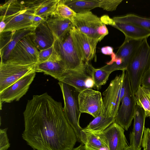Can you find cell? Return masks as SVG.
Masks as SVG:
<instances>
[{"instance_id": "obj_11", "label": "cell", "mask_w": 150, "mask_h": 150, "mask_svg": "<svg viewBox=\"0 0 150 150\" xmlns=\"http://www.w3.org/2000/svg\"><path fill=\"white\" fill-rule=\"evenodd\" d=\"M78 100L81 113H88L94 118L104 114L103 100L100 92L86 89L79 93Z\"/></svg>"}, {"instance_id": "obj_20", "label": "cell", "mask_w": 150, "mask_h": 150, "mask_svg": "<svg viewBox=\"0 0 150 150\" xmlns=\"http://www.w3.org/2000/svg\"><path fill=\"white\" fill-rule=\"evenodd\" d=\"M91 77L87 69L84 71L69 70L58 80L73 87L79 93L87 89L86 86V81Z\"/></svg>"}, {"instance_id": "obj_38", "label": "cell", "mask_w": 150, "mask_h": 150, "mask_svg": "<svg viewBox=\"0 0 150 150\" xmlns=\"http://www.w3.org/2000/svg\"><path fill=\"white\" fill-rule=\"evenodd\" d=\"M72 150H87L85 147L84 145L81 144L78 146L74 148Z\"/></svg>"}, {"instance_id": "obj_9", "label": "cell", "mask_w": 150, "mask_h": 150, "mask_svg": "<svg viewBox=\"0 0 150 150\" xmlns=\"http://www.w3.org/2000/svg\"><path fill=\"white\" fill-rule=\"evenodd\" d=\"M112 80L103 93L104 109L103 115L108 117H115L122 99L125 94L121 93L125 71Z\"/></svg>"}, {"instance_id": "obj_40", "label": "cell", "mask_w": 150, "mask_h": 150, "mask_svg": "<svg viewBox=\"0 0 150 150\" xmlns=\"http://www.w3.org/2000/svg\"><path fill=\"white\" fill-rule=\"evenodd\" d=\"M149 89L150 91V89Z\"/></svg>"}, {"instance_id": "obj_39", "label": "cell", "mask_w": 150, "mask_h": 150, "mask_svg": "<svg viewBox=\"0 0 150 150\" xmlns=\"http://www.w3.org/2000/svg\"><path fill=\"white\" fill-rule=\"evenodd\" d=\"M124 150H135L134 149L130 146H129Z\"/></svg>"}, {"instance_id": "obj_10", "label": "cell", "mask_w": 150, "mask_h": 150, "mask_svg": "<svg viewBox=\"0 0 150 150\" xmlns=\"http://www.w3.org/2000/svg\"><path fill=\"white\" fill-rule=\"evenodd\" d=\"M38 63L19 65L0 63V92L24 76L37 72Z\"/></svg>"}, {"instance_id": "obj_25", "label": "cell", "mask_w": 150, "mask_h": 150, "mask_svg": "<svg viewBox=\"0 0 150 150\" xmlns=\"http://www.w3.org/2000/svg\"><path fill=\"white\" fill-rule=\"evenodd\" d=\"M115 120V117H106L101 115L94 118L83 129L94 133H100L114 122Z\"/></svg>"}, {"instance_id": "obj_21", "label": "cell", "mask_w": 150, "mask_h": 150, "mask_svg": "<svg viewBox=\"0 0 150 150\" xmlns=\"http://www.w3.org/2000/svg\"><path fill=\"white\" fill-rule=\"evenodd\" d=\"M112 26L122 32L126 39H143L150 36V30L132 24L114 22Z\"/></svg>"}, {"instance_id": "obj_34", "label": "cell", "mask_w": 150, "mask_h": 150, "mask_svg": "<svg viewBox=\"0 0 150 150\" xmlns=\"http://www.w3.org/2000/svg\"><path fill=\"white\" fill-rule=\"evenodd\" d=\"M142 145L144 150H150V128L144 127Z\"/></svg>"}, {"instance_id": "obj_41", "label": "cell", "mask_w": 150, "mask_h": 150, "mask_svg": "<svg viewBox=\"0 0 150 150\" xmlns=\"http://www.w3.org/2000/svg\"></svg>"}, {"instance_id": "obj_16", "label": "cell", "mask_w": 150, "mask_h": 150, "mask_svg": "<svg viewBox=\"0 0 150 150\" xmlns=\"http://www.w3.org/2000/svg\"><path fill=\"white\" fill-rule=\"evenodd\" d=\"M146 117L144 109L137 105L132 131L129 134L130 146L135 150H141Z\"/></svg>"}, {"instance_id": "obj_36", "label": "cell", "mask_w": 150, "mask_h": 150, "mask_svg": "<svg viewBox=\"0 0 150 150\" xmlns=\"http://www.w3.org/2000/svg\"><path fill=\"white\" fill-rule=\"evenodd\" d=\"M86 86L87 88L92 89L93 88H95L94 82L91 77L87 79Z\"/></svg>"}, {"instance_id": "obj_13", "label": "cell", "mask_w": 150, "mask_h": 150, "mask_svg": "<svg viewBox=\"0 0 150 150\" xmlns=\"http://www.w3.org/2000/svg\"><path fill=\"white\" fill-rule=\"evenodd\" d=\"M35 29L30 27L1 33L0 62H5L16 45L24 37L32 35Z\"/></svg>"}, {"instance_id": "obj_19", "label": "cell", "mask_w": 150, "mask_h": 150, "mask_svg": "<svg viewBox=\"0 0 150 150\" xmlns=\"http://www.w3.org/2000/svg\"><path fill=\"white\" fill-rule=\"evenodd\" d=\"M46 22L54 37L58 40L63 39L74 26L70 20L56 15L50 17Z\"/></svg>"}, {"instance_id": "obj_7", "label": "cell", "mask_w": 150, "mask_h": 150, "mask_svg": "<svg viewBox=\"0 0 150 150\" xmlns=\"http://www.w3.org/2000/svg\"><path fill=\"white\" fill-rule=\"evenodd\" d=\"M124 82L125 86V93L121 101V104L115 117V122L124 129L127 130L134 119L137 105L135 96L131 89L128 75L126 71Z\"/></svg>"}, {"instance_id": "obj_31", "label": "cell", "mask_w": 150, "mask_h": 150, "mask_svg": "<svg viewBox=\"0 0 150 150\" xmlns=\"http://www.w3.org/2000/svg\"><path fill=\"white\" fill-rule=\"evenodd\" d=\"M76 13L71 9L65 4L64 0H59L54 15L68 19L73 23V19Z\"/></svg>"}, {"instance_id": "obj_23", "label": "cell", "mask_w": 150, "mask_h": 150, "mask_svg": "<svg viewBox=\"0 0 150 150\" xmlns=\"http://www.w3.org/2000/svg\"><path fill=\"white\" fill-rule=\"evenodd\" d=\"M82 131L85 139L84 145L87 150H108L106 144L98 133L83 128Z\"/></svg>"}, {"instance_id": "obj_33", "label": "cell", "mask_w": 150, "mask_h": 150, "mask_svg": "<svg viewBox=\"0 0 150 150\" xmlns=\"http://www.w3.org/2000/svg\"><path fill=\"white\" fill-rule=\"evenodd\" d=\"M7 130V128L0 129V150H7L10 146Z\"/></svg>"}, {"instance_id": "obj_28", "label": "cell", "mask_w": 150, "mask_h": 150, "mask_svg": "<svg viewBox=\"0 0 150 150\" xmlns=\"http://www.w3.org/2000/svg\"><path fill=\"white\" fill-rule=\"evenodd\" d=\"M134 95L137 105L144 109L146 117H150V91L141 86Z\"/></svg>"}, {"instance_id": "obj_6", "label": "cell", "mask_w": 150, "mask_h": 150, "mask_svg": "<svg viewBox=\"0 0 150 150\" xmlns=\"http://www.w3.org/2000/svg\"><path fill=\"white\" fill-rule=\"evenodd\" d=\"M55 45L67 70L84 71L88 63L79 55L70 32L62 40H56Z\"/></svg>"}, {"instance_id": "obj_8", "label": "cell", "mask_w": 150, "mask_h": 150, "mask_svg": "<svg viewBox=\"0 0 150 150\" xmlns=\"http://www.w3.org/2000/svg\"><path fill=\"white\" fill-rule=\"evenodd\" d=\"M39 52L30 36H27L16 45L7 60L2 63L19 65L38 63Z\"/></svg>"}, {"instance_id": "obj_1", "label": "cell", "mask_w": 150, "mask_h": 150, "mask_svg": "<svg viewBox=\"0 0 150 150\" xmlns=\"http://www.w3.org/2000/svg\"><path fill=\"white\" fill-rule=\"evenodd\" d=\"M23 139L35 150H72L75 134L65 116L62 103L47 93L34 95L23 113Z\"/></svg>"}, {"instance_id": "obj_2", "label": "cell", "mask_w": 150, "mask_h": 150, "mask_svg": "<svg viewBox=\"0 0 150 150\" xmlns=\"http://www.w3.org/2000/svg\"><path fill=\"white\" fill-rule=\"evenodd\" d=\"M37 8L36 4L30 0H10L1 5L0 20L6 24L3 32L33 27L32 21Z\"/></svg>"}, {"instance_id": "obj_32", "label": "cell", "mask_w": 150, "mask_h": 150, "mask_svg": "<svg viewBox=\"0 0 150 150\" xmlns=\"http://www.w3.org/2000/svg\"><path fill=\"white\" fill-rule=\"evenodd\" d=\"M122 0H98L99 7L107 11H112L116 10Z\"/></svg>"}, {"instance_id": "obj_35", "label": "cell", "mask_w": 150, "mask_h": 150, "mask_svg": "<svg viewBox=\"0 0 150 150\" xmlns=\"http://www.w3.org/2000/svg\"><path fill=\"white\" fill-rule=\"evenodd\" d=\"M101 52L103 54L107 55H112L113 53V49L110 46L103 47L101 49Z\"/></svg>"}, {"instance_id": "obj_12", "label": "cell", "mask_w": 150, "mask_h": 150, "mask_svg": "<svg viewBox=\"0 0 150 150\" xmlns=\"http://www.w3.org/2000/svg\"><path fill=\"white\" fill-rule=\"evenodd\" d=\"M70 33L74 42L83 61L88 63L96 59V47L98 41L83 33L74 26Z\"/></svg>"}, {"instance_id": "obj_14", "label": "cell", "mask_w": 150, "mask_h": 150, "mask_svg": "<svg viewBox=\"0 0 150 150\" xmlns=\"http://www.w3.org/2000/svg\"><path fill=\"white\" fill-rule=\"evenodd\" d=\"M35 75L34 72L25 76L0 92L1 108L4 103L19 101L26 93Z\"/></svg>"}, {"instance_id": "obj_5", "label": "cell", "mask_w": 150, "mask_h": 150, "mask_svg": "<svg viewBox=\"0 0 150 150\" xmlns=\"http://www.w3.org/2000/svg\"><path fill=\"white\" fill-rule=\"evenodd\" d=\"M74 26L88 37L100 42L108 34L106 24L91 11L76 13L73 21Z\"/></svg>"}, {"instance_id": "obj_18", "label": "cell", "mask_w": 150, "mask_h": 150, "mask_svg": "<svg viewBox=\"0 0 150 150\" xmlns=\"http://www.w3.org/2000/svg\"><path fill=\"white\" fill-rule=\"evenodd\" d=\"M144 39H125L124 42L115 54V57L122 61V71H126L127 67Z\"/></svg>"}, {"instance_id": "obj_24", "label": "cell", "mask_w": 150, "mask_h": 150, "mask_svg": "<svg viewBox=\"0 0 150 150\" xmlns=\"http://www.w3.org/2000/svg\"><path fill=\"white\" fill-rule=\"evenodd\" d=\"M65 4L76 13L90 11L99 7L98 0H64Z\"/></svg>"}, {"instance_id": "obj_30", "label": "cell", "mask_w": 150, "mask_h": 150, "mask_svg": "<svg viewBox=\"0 0 150 150\" xmlns=\"http://www.w3.org/2000/svg\"><path fill=\"white\" fill-rule=\"evenodd\" d=\"M55 43L50 47L39 51L38 64L62 60L55 46Z\"/></svg>"}, {"instance_id": "obj_15", "label": "cell", "mask_w": 150, "mask_h": 150, "mask_svg": "<svg viewBox=\"0 0 150 150\" xmlns=\"http://www.w3.org/2000/svg\"><path fill=\"white\" fill-rule=\"evenodd\" d=\"M98 134L106 144L108 150H124L129 146L124 129L115 122Z\"/></svg>"}, {"instance_id": "obj_22", "label": "cell", "mask_w": 150, "mask_h": 150, "mask_svg": "<svg viewBox=\"0 0 150 150\" xmlns=\"http://www.w3.org/2000/svg\"><path fill=\"white\" fill-rule=\"evenodd\" d=\"M62 60L38 64L37 72H42L58 80L67 71Z\"/></svg>"}, {"instance_id": "obj_26", "label": "cell", "mask_w": 150, "mask_h": 150, "mask_svg": "<svg viewBox=\"0 0 150 150\" xmlns=\"http://www.w3.org/2000/svg\"><path fill=\"white\" fill-rule=\"evenodd\" d=\"M115 22L132 24L150 30V18L144 17L133 14L115 17L112 18Z\"/></svg>"}, {"instance_id": "obj_3", "label": "cell", "mask_w": 150, "mask_h": 150, "mask_svg": "<svg viewBox=\"0 0 150 150\" xmlns=\"http://www.w3.org/2000/svg\"><path fill=\"white\" fill-rule=\"evenodd\" d=\"M150 69V46L147 38L140 45L126 71L128 75L132 91L135 95L141 86L142 79Z\"/></svg>"}, {"instance_id": "obj_29", "label": "cell", "mask_w": 150, "mask_h": 150, "mask_svg": "<svg viewBox=\"0 0 150 150\" xmlns=\"http://www.w3.org/2000/svg\"><path fill=\"white\" fill-rule=\"evenodd\" d=\"M59 0H45L36 10L34 15L46 20L54 14Z\"/></svg>"}, {"instance_id": "obj_4", "label": "cell", "mask_w": 150, "mask_h": 150, "mask_svg": "<svg viewBox=\"0 0 150 150\" xmlns=\"http://www.w3.org/2000/svg\"><path fill=\"white\" fill-rule=\"evenodd\" d=\"M59 85L64 101V111L66 118L73 128L78 142L83 144L84 133L79 124L81 113L79 110L78 95L72 90L70 86L59 81Z\"/></svg>"}, {"instance_id": "obj_17", "label": "cell", "mask_w": 150, "mask_h": 150, "mask_svg": "<svg viewBox=\"0 0 150 150\" xmlns=\"http://www.w3.org/2000/svg\"><path fill=\"white\" fill-rule=\"evenodd\" d=\"M30 37L39 51L50 47L56 40L46 22L41 23L36 27Z\"/></svg>"}, {"instance_id": "obj_27", "label": "cell", "mask_w": 150, "mask_h": 150, "mask_svg": "<svg viewBox=\"0 0 150 150\" xmlns=\"http://www.w3.org/2000/svg\"><path fill=\"white\" fill-rule=\"evenodd\" d=\"M87 70L94 81L95 88L98 90L100 89L102 86L106 83L111 73L100 68L96 69L90 63L88 65Z\"/></svg>"}, {"instance_id": "obj_37", "label": "cell", "mask_w": 150, "mask_h": 150, "mask_svg": "<svg viewBox=\"0 0 150 150\" xmlns=\"http://www.w3.org/2000/svg\"><path fill=\"white\" fill-rule=\"evenodd\" d=\"M0 33L3 32L6 26V24L5 22L3 20H0Z\"/></svg>"}]
</instances>
